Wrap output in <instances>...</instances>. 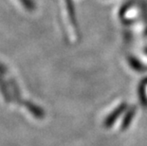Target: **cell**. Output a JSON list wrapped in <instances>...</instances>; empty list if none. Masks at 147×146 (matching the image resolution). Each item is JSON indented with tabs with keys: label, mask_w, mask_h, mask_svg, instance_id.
<instances>
[{
	"label": "cell",
	"mask_w": 147,
	"mask_h": 146,
	"mask_svg": "<svg viewBox=\"0 0 147 146\" xmlns=\"http://www.w3.org/2000/svg\"><path fill=\"white\" fill-rule=\"evenodd\" d=\"M3 71H4V67H3L2 65L0 64V72H3Z\"/></svg>",
	"instance_id": "obj_2"
},
{
	"label": "cell",
	"mask_w": 147,
	"mask_h": 146,
	"mask_svg": "<svg viewBox=\"0 0 147 146\" xmlns=\"http://www.w3.org/2000/svg\"><path fill=\"white\" fill-rule=\"evenodd\" d=\"M22 1V3L26 6V7H28V8H30V0H21Z\"/></svg>",
	"instance_id": "obj_1"
}]
</instances>
